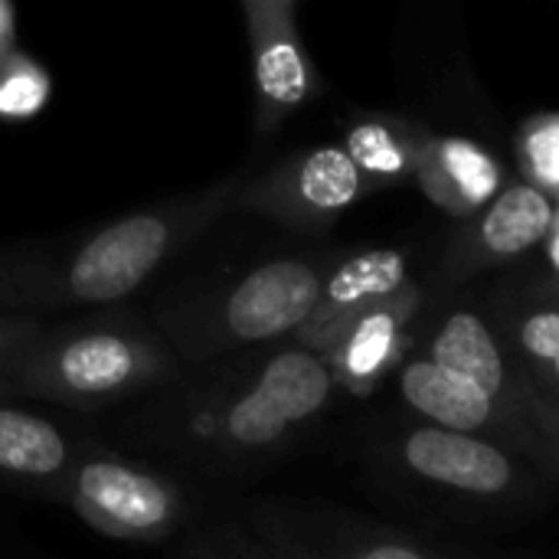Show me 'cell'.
<instances>
[{"label":"cell","instance_id":"6da1fadb","mask_svg":"<svg viewBox=\"0 0 559 559\" xmlns=\"http://www.w3.org/2000/svg\"><path fill=\"white\" fill-rule=\"evenodd\" d=\"M239 177H229L200 193L124 213L72 242L0 249V318L108 308L134 295L206 233L239 200Z\"/></svg>","mask_w":559,"mask_h":559},{"label":"cell","instance_id":"7a4b0ae2","mask_svg":"<svg viewBox=\"0 0 559 559\" xmlns=\"http://www.w3.org/2000/svg\"><path fill=\"white\" fill-rule=\"evenodd\" d=\"M180 370L164 334L128 311L49 324L0 370V396L98 409L147 393Z\"/></svg>","mask_w":559,"mask_h":559},{"label":"cell","instance_id":"3957f363","mask_svg":"<svg viewBox=\"0 0 559 559\" xmlns=\"http://www.w3.org/2000/svg\"><path fill=\"white\" fill-rule=\"evenodd\" d=\"M324 282L321 269L305 259H272L239 278L223 298L180 305L160 314L154 328L177 360L200 364L233 347L301 331L324 298Z\"/></svg>","mask_w":559,"mask_h":559},{"label":"cell","instance_id":"277c9868","mask_svg":"<svg viewBox=\"0 0 559 559\" xmlns=\"http://www.w3.org/2000/svg\"><path fill=\"white\" fill-rule=\"evenodd\" d=\"M334 386V373L321 354L285 347L259 367L242 393L206 416L200 432L239 452L278 445L292 429L314 419L331 403Z\"/></svg>","mask_w":559,"mask_h":559},{"label":"cell","instance_id":"5b68a950","mask_svg":"<svg viewBox=\"0 0 559 559\" xmlns=\"http://www.w3.org/2000/svg\"><path fill=\"white\" fill-rule=\"evenodd\" d=\"M62 498L92 531L115 540H160L183 514L174 481L111 455L82 459Z\"/></svg>","mask_w":559,"mask_h":559},{"label":"cell","instance_id":"8992f818","mask_svg":"<svg viewBox=\"0 0 559 559\" xmlns=\"http://www.w3.org/2000/svg\"><path fill=\"white\" fill-rule=\"evenodd\" d=\"M367 190L364 174L337 144L314 147L239 190V203L288 226H321L354 206Z\"/></svg>","mask_w":559,"mask_h":559},{"label":"cell","instance_id":"52a82bcc","mask_svg":"<svg viewBox=\"0 0 559 559\" xmlns=\"http://www.w3.org/2000/svg\"><path fill=\"white\" fill-rule=\"evenodd\" d=\"M242 13L255 72V124L259 131H272L285 115L308 102L314 75L298 39L292 0H246Z\"/></svg>","mask_w":559,"mask_h":559},{"label":"cell","instance_id":"ba28073f","mask_svg":"<svg viewBox=\"0 0 559 559\" xmlns=\"http://www.w3.org/2000/svg\"><path fill=\"white\" fill-rule=\"evenodd\" d=\"M400 452L413 475L449 491L498 498L511 491L518 481V468L511 455L481 436L419 426L403 439Z\"/></svg>","mask_w":559,"mask_h":559},{"label":"cell","instance_id":"9c48e42d","mask_svg":"<svg viewBox=\"0 0 559 559\" xmlns=\"http://www.w3.org/2000/svg\"><path fill=\"white\" fill-rule=\"evenodd\" d=\"M403 285H406V255L396 249H370L347 259L328 275L324 298L314 318L298 331L305 337V347L314 350L318 337H324L321 344H334L354 318L396 298Z\"/></svg>","mask_w":559,"mask_h":559},{"label":"cell","instance_id":"30bf717a","mask_svg":"<svg viewBox=\"0 0 559 559\" xmlns=\"http://www.w3.org/2000/svg\"><path fill=\"white\" fill-rule=\"evenodd\" d=\"M413 170L429 200L455 216H472L501 193V167L468 138L419 141Z\"/></svg>","mask_w":559,"mask_h":559},{"label":"cell","instance_id":"8fae6325","mask_svg":"<svg viewBox=\"0 0 559 559\" xmlns=\"http://www.w3.org/2000/svg\"><path fill=\"white\" fill-rule=\"evenodd\" d=\"M72 468V442L56 423L26 409L0 406V478L62 495Z\"/></svg>","mask_w":559,"mask_h":559},{"label":"cell","instance_id":"7c38bea8","mask_svg":"<svg viewBox=\"0 0 559 559\" xmlns=\"http://www.w3.org/2000/svg\"><path fill=\"white\" fill-rule=\"evenodd\" d=\"M400 393L423 419H429V426L449 432L475 436L478 429H488L498 413V403L478 383L432 364L429 357L409 360L400 370Z\"/></svg>","mask_w":559,"mask_h":559},{"label":"cell","instance_id":"4fadbf2b","mask_svg":"<svg viewBox=\"0 0 559 559\" xmlns=\"http://www.w3.org/2000/svg\"><path fill=\"white\" fill-rule=\"evenodd\" d=\"M557 223V200L534 187H504L481 213L475 226V249L485 259H514L550 239Z\"/></svg>","mask_w":559,"mask_h":559},{"label":"cell","instance_id":"5bb4252c","mask_svg":"<svg viewBox=\"0 0 559 559\" xmlns=\"http://www.w3.org/2000/svg\"><path fill=\"white\" fill-rule=\"evenodd\" d=\"M403 311L396 305V298L364 311L360 318H354L344 334L341 344H331V373L334 383L350 386L354 393H367L377 377L393 364L396 347H400V331H403Z\"/></svg>","mask_w":559,"mask_h":559},{"label":"cell","instance_id":"9a60e30c","mask_svg":"<svg viewBox=\"0 0 559 559\" xmlns=\"http://www.w3.org/2000/svg\"><path fill=\"white\" fill-rule=\"evenodd\" d=\"M429 360L478 383L495 403L508 390V364L498 337L475 311H452L429 344Z\"/></svg>","mask_w":559,"mask_h":559},{"label":"cell","instance_id":"2e32d148","mask_svg":"<svg viewBox=\"0 0 559 559\" xmlns=\"http://www.w3.org/2000/svg\"><path fill=\"white\" fill-rule=\"evenodd\" d=\"M344 151L350 154V160L357 164V170L364 174L367 183L396 180L416 160V144L406 141L400 131H393L383 121H367V124L350 128Z\"/></svg>","mask_w":559,"mask_h":559},{"label":"cell","instance_id":"e0dca14e","mask_svg":"<svg viewBox=\"0 0 559 559\" xmlns=\"http://www.w3.org/2000/svg\"><path fill=\"white\" fill-rule=\"evenodd\" d=\"M52 95L49 72L29 59L23 49H13L0 59V118L3 121H26L46 108Z\"/></svg>","mask_w":559,"mask_h":559},{"label":"cell","instance_id":"ac0fdd59","mask_svg":"<svg viewBox=\"0 0 559 559\" xmlns=\"http://www.w3.org/2000/svg\"><path fill=\"white\" fill-rule=\"evenodd\" d=\"M524 164L534 177V187L559 193V115L540 118L527 128Z\"/></svg>","mask_w":559,"mask_h":559},{"label":"cell","instance_id":"d6986e66","mask_svg":"<svg viewBox=\"0 0 559 559\" xmlns=\"http://www.w3.org/2000/svg\"><path fill=\"white\" fill-rule=\"evenodd\" d=\"M518 347L527 354V360L554 367L559 360V308H540L524 314L518 324Z\"/></svg>","mask_w":559,"mask_h":559},{"label":"cell","instance_id":"ffe728a7","mask_svg":"<svg viewBox=\"0 0 559 559\" xmlns=\"http://www.w3.org/2000/svg\"><path fill=\"white\" fill-rule=\"evenodd\" d=\"M46 328V318H0V370Z\"/></svg>","mask_w":559,"mask_h":559},{"label":"cell","instance_id":"44dd1931","mask_svg":"<svg viewBox=\"0 0 559 559\" xmlns=\"http://www.w3.org/2000/svg\"><path fill=\"white\" fill-rule=\"evenodd\" d=\"M341 559H432L429 554H423V550H416L413 544H403V540H383V537H377V540H367V544H360V547H354V550H344Z\"/></svg>","mask_w":559,"mask_h":559},{"label":"cell","instance_id":"7402d4cb","mask_svg":"<svg viewBox=\"0 0 559 559\" xmlns=\"http://www.w3.org/2000/svg\"><path fill=\"white\" fill-rule=\"evenodd\" d=\"M534 419H537V429H540V452H544V459L559 472V416L540 409Z\"/></svg>","mask_w":559,"mask_h":559},{"label":"cell","instance_id":"603a6c76","mask_svg":"<svg viewBox=\"0 0 559 559\" xmlns=\"http://www.w3.org/2000/svg\"><path fill=\"white\" fill-rule=\"evenodd\" d=\"M16 49V10L0 0V59Z\"/></svg>","mask_w":559,"mask_h":559},{"label":"cell","instance_id":"cb8c5ba5","mask_svg":"<svg viewBox=\"0 0 559 559\" xmlns=\"http://www.w3.org/2000/svg\"><path fill=\"white\" fill-rule=\"evenodd\" d=\"M550 370V377H554V383H557V390H559V360L554 364V367H547Z\"/></svg>","mask_w":559,"mask_h":559}]
</instances>
